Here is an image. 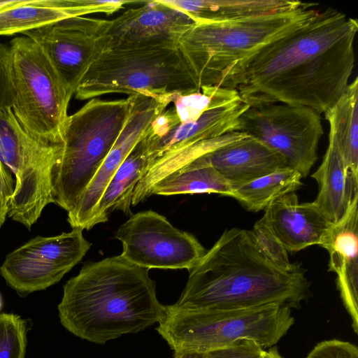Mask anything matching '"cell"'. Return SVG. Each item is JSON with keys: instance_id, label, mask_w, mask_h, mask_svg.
<instances>
[{"instance_id": "obj_7", "label": "cell", "mask_w": 358, "mask_h": 358, "mask_svg": "<svg viewBox=\"0 0 358 358\" xmlns=\"http://www.w3.org/2000/svg\"><path fill=\"white\" fill-rule=\"evenodd\" d=\"M201 88L178 48L109 49L86 73L75 92L85 100L113 94H187Z\"/></svg>"}, {"instance_id": "obj_27", "label": "cell", "mask_w": 358, "mask_h": 358, "mask_svg": "<svg viewBox=\"0 0 358 358\" xmlns=\"http://www.w3.org/2000/svg\"><path fill=\"white\" fill-rule=\"evenodd\" d=\"M251 233L260 252L278 268L289 272L299 266L289 261L288 252L275 234L265 213L256 222Z\"/></svg>"}, {"instance_id": "obj_23", "label": "cell", "mask_w": 358, "mask_h": 358, "mask_svg": "<svg viewBox=\"0 0 358 358\" xmlns=\"http://www.w3.org/2000/svg\"><path fill=\"white\" fill-rule=\"evenodd\" d=\"M148 166V148L143 136L131 150L106 187L94 214L92 227L107 222L108 214L113 210L122 211L127 215H132L133 192L137 183L147 172Z\"/></svg>"}, {"instance_id": "obj_15", "label": "cell", "mask_w": 358, "mask_h": 358, "mask_svg": "<svg viewBox=\"0 0 358 358\" xmlns=\"http://www.w3.org/2000/svg\"><path fill=\"white\" fill-rule=\"evenodd\" d=\"M195 23L189 15L161 0L147 1L111 20L106 50L176 49L182 36Z\"/></svg>"}, {"instance_id": "obj_14", "label": "cell", "mask_w": 358, "mask_h": 358, "mask_svg": "<svg viewBox=\"0 0 358 358\" xmlns=\"http://www.w3.org/2000/svg\"><path fill=\"white\" fill-rule=\"evenodd\" d=\"M130 114L110 152L74 209L68 213L72 228L90 230L100 198L117 169L144 136L152 121L171 103L170 94H131Z\"/></svg>"}, {"instance_id": "obj_10", "label": "cell", "mask_w": 358, "mask_h": 358, "mask_svg": "<svg viewBox=\"0 0 358 358\" xmlns=\"http://www.w3.org/2000/svg\"><path fill=\"white\" fill-rule=\"evenodd\" d=\"M234 131L255 138L277 152L303 178L317 160L323 135L320 114L308 107L285 103L250 106L238 117Z\"/></svg>"}, {"instance_id": "obj_2", "label": "cell", "mask_w": 358, "mask_h": 358, "mask_svg": "<svg viewBox=\"0 0 358 358\" xmlns=\"http://www.w3.org/2000/svg\"><path fill=\"white\" fill-rule=\"evenodd\" d=\"M306 270L284 271L260 252L250 230H225L190 270L173 304L185 309L300 308L310 294Z\"/></svg>"}, {"instance_id": "obj_8", "label": "cell", "mask_w": 358, "mask_h": 358, "mask_svg": "<svg viewBox=\"0 0 358 358\" xmlns=\"http://www.w3.org/2000/svg\"><path fill=\"white\" fill-rule=\"evenodd\" d=\"M12 111L33 136L63 143L71 100L58 72L41 46L22 36L10 41Z\"/></svg>"}, {"instance_id": "obj_33", "label": "cell", "mask_w": 358, "mask_h": 358, "mask_svg": "<svg viewBox=\"0 0 358 358\" xmlns=\"http://www.w3.org/2000/svg\"><path fill=\"white\" fill-rule=\"evenodd\" d=\"M174 358H207L205 352L191 351V350H180L174 352Z\"/></svg>"}, {"instance_id": "obj_31", "label": "cell", "mask_w": 358, "mask_h": 358, "mask_svg": "<svg viewBox=\"0 0 358 358\" xmlns=\"http://www.w3.org/2000/svg\"><path fill=\"white\" fill-rule=\"evenodd\" d=\"M306 358H358V348L348 341L325 340L318 343Z\"/></svg>"}, {"instance_id": "obj_26", "label": "cell", "mask_w": 358, "mask_h": 358, "mask_svg": "<svg viewBox=\"0 0 358 358\" xmlns=\"http://www.w3.org/2000/svg\"><path fill=\"white\" fill-rule=\"evenodd\" d=\"M302 178L296 170L285 167L234 188L231 197L248 210H264L274 201L299 189Z\"/></svg>"}, {"instance_id": "obj_6", "label": "cell", "mask_w": 358, "mask_h": 358, "mask_svg": "<svg viewBox=\"0 0 358 358\" xmlns=\"http://www.w3.org/2000/svg\"><path fill=\"white\" fill-rule=\"evenodd\" d=\"M294 323L292 309L287 307L223 310L169 305L156 329L174 352H206L243 339L273 347Z\"/></svg>"}, {"instance_id": "obj_34", "label": "cell", "mask_w": 358, "mask_h": 358, "mask_svg": "<svg viewBox=\"0 0 358 358\" xmlns=\"http://www.w3.org/2000/svg\"><path fill=\"white\" fill-rule=\"evenodd\" d=\"M8 213V203L0 198V227L4 223Z\"/></svg>"}, {"instance_id": "obj_5", "label": "cell", "mask_w": 358, "mask_h": 358, "mask_svg": "<svg viewBox=\"0 0 358 358\" xmlns=\"http://www.w3.org/2000/svg\"><path fill=\"white\" fill-rule=\"evenodd\" d=\"M315 5L237 20L195 23L180 40L178 49L200 88L215 86L232 64L315 17L320 10Z\"/></svg>"}, {"instance_id": "obj_32", "label": "cell", "mask_w": 358, "mask_h": 358, "mask_svg": "<svg viewBox=\"0 0 358 358\" xmlns=\"http://www.w3.org/2000/svg\"><path fill=\"white\" fill-rule=\"evenodd\" d=\"M15 189V180L0 159V198L9 202Z\"/></svg>"}, {"instance_id": "obj_1", "label": "cell", "mask_w": 358, "mask_h": 358, "mask_svg": "<svg viewBox=\"0 0 358 358\" xmlns=\"http://www.w3.org/2000/svg\"><path fill=\"white\" fill-rule=\"evenodd\" d=\"M357 31V20L320 10L232 64L215 86L236 90L249 106L285 103L325 113L349 84Z\"/></svg>"}, {"instance_id": "obj_9", "label": "cell", "mask_w": 358, "mask_h": 358, "mask_svg": "<svg viewBox=\"0 0 358 358\" xmlns=\"http://www.w3.org/2000/svg\"><path fill=\"white\" fill-rule=\"evenodd\" d=\"M62 146L31 135L10 108L0 110V159L15 177L8 215L28 229L52 203L51 175Z\"/></svg>"}, {"instance_id": "obj_37", "label": "cell", "mask_w": 358, "mask_h": 358, "mask_svg": "<svg viewBox=\"0 0 358 358\" xmlns=\"http://www.w3.org/2000/svg\"><path fill=\"white\" fill-rule=\"evenodd\" d=\"M1 307H2V300H1V297L0 296V310L1 309Z\"/></svg>"}, {"instance_id": "obj_11", "label": "cell", "mask_w": 358, "mask_h": 358, "mask_svg": "<svg viewBox=\"0 0 358 358\" xmlns=\"http://www.w3.org/2000/svg\"><path fill=\"white\" fill-rule=\"evenodd\" d=\"M115 237L122 243L124 259L148 269L189 271L207 252L195 236L151 210L132 214Z\"/></svg>"}, {"instance_id": "obj_18", "label": "cell", "mask_w": 358, "mask_h": 358, "mask_svg": "<svg viewBox=\"0 0 358 358\" xmlns=\"http://www.w3.org/2000/svg\"><path fill=\"white\" fill-rule=\"evenodd\" d=\"M133 1L13 0L0 10V36L23 34L67 18L102 13L110 15Z\"/></svg>"}, {"instance_id": "obj_4", "label": "cell", "mask_w": 358, "mask_h": 358, "mask_svg": "<svg viewBox=\"0 0 358 358\" xmlns=\"http://www.w3.org/2000/svg\"><path fill=\"white\" fill-rule=\"evenodd\" d=\"M132 96L91 99L69 115L57 163L51 175L52 203L72 211L122 131Z\"/></svg>"}, {"instance_id": "obj_20", "label": "cell", "mask_w": 358, "mask_h": 358, "mask_svg": "<svg viewBox=\"0 0 358 358\" xmlns=\"http://www.w3.org/2000/svg\"><path fill=\"white\" fill-rule=\"evenodd\" d=\"M264 213L275 234L291 252L319 245L331 224L313 201L299 203L295 192L274 201Z\"/></svg>"}, {"instance_id": "obj_21", "label": "cell", "mask_w": 358, "mask_h": 358, "mask_svg": "<svg viewBox=\"0 0 358 358\" xmlns=\"http://www.w3.org/2000/svg\"><path fill=\"white\" fill-rule=\"evenodd\" d=\"M311 177L319 186L313 202L331 223L338 222L358 199V178L348 172L332 142L329 141L322 162Z\"/></svg>"}, {"instance_id": "obj_13", "label": "cell", "mask_w": 358, "mask_h": 358, "mask_svg": "<svg viewBox=\"0 0 358 358\" xmlns=\"http://www.w3.org/2000/svg\"><path fill=\"white\" fill-rule=\"evenodd\" d=\"M111 20L78 16L22 34L38 44L71 97L82 79L106 50Z\"/></svg>"}, {"instance_id": "obj_30", "label": "cell", "mask_w": 358, "mask_h": 358, "mask_svg": "<svg viewBox=\"0 0 358 358\" xmlns=\"http://www.w3.org/2000/svg\"><path fill=\"white\" fill-rule=\"evenodd\" d=\"M13 84L10 48L0 43V110L12 107Z\"/></svg>"}, {"instance_id": "obj_29", "label": "cell", "mask_w": 358, "mask_h": 358, "mask_svg": "<svg viewBox=\"0 0 358 358\" xmlns=\"http://www.w3.org/2000/svg\"><path fill=\"white\" fill-rule=\"evenodd\" d=\"M265 350L257 342L243 339L205 352L207 358H264Z\"/></svg>"}, {"instance_id": "obj_35", "label": "cell", "mask_w": 358, "mask_h": 358, "mask_svg": "<svg viewBox=\"0 0 358 358\" xmlns=\"http://www.w3.org/2000/svg\"><path fill=\"white\" fill-rule=\"evenodd\" d=\"M264 358H283L279 353L275 346L271 347L268 350H265Z\"/></svg>"}, {"instance_id": "obj_17", "label": "cell", "mask_w": 358, "mask_h": 358, "mask_svg": "<svg viewBox=\"0 0 358 358\" xmlns=\"http://www.w3.org/2000/svg\"><path fill=\"white\" fill-rule=\"evenodd\" d=\"M358 199L345 215L331 223L319 245L329 252V271L336 274V285L358 334Z\"/></svg>"}, {"instance_id": "obj_16", "label": "cell", "mask_w": 358, "mask_h": 358, "mask_svg": "<svg viewBox=\"0 0 358 358\" xmlns=\"http://www.w3.org/2000/svg\"><path fill=\"white\" fill-rule=\"evenodd\" d=\"M249 107L240 99L209 109L197 120L182 123L173 107L166 109L152 121L144 136L147 171L162 157L186 145L234 131L238 117Z\"/></svg>"}, {"instance_id": "obj_24", "label": "cell", "mask_w": 358, "mask_h": 358, "mask_svg": "<svg viewBox=\"0 0 358 358\" xmlns=\"http://www.w3.org/2000/svg\"><path fill=\"white\" fill-rule=\"evenodd\" d=\"M329 141L338 150L348 172L358 178V78L349 83L337 102L325 113Z\"/></svg>"}, {"instance_id": "obj_25", "label": "cell", "mask_w": 358, "mask_h": 358, "mask_svg": "<svg viewBox=\"0 0 358 358\" xmlns=\"http://www.w3.org/2000/svg\"><path fill=\"white\" fill-rule=\"evenodd\" d=\"M233 186L209 165L187 166L157 182L150 195L218 194L232 196Z\"/></svg>"}, {"instance_id": "obj_22", "label": "cell", "mask_w": 358, "mask_h": 358, "mask_svg": "<svg viewBox=\"0 0 358 358\" xmlns=\"http://www.w3.org/2000/svg\"><path fill=\"white\" fill-rule=\"evenodd\" d=\"M189 15L196 23L237 20L306 6L296 0H161Z\"/></svg>"}, {"instance_id": "obj_28", "label": "cell", "mask_w": 358, "mask_h": 358, "mask_svg": "<svg viewBox=\"0 0 358 358\" xmlns=\"http://www.w3.org/2000/svg\"><path fill=\"white\" fill-rule=\"evenodd\" d=\"M27 324L19 315L0 313V358H24Z\"/></svg>"}, {"instance_id": "obj_3", "label": "cell", "mask_w": 358, "mask_h": 358, "mask_svg": "<svg viewBox=\"0 0 358 358\" xmlns=\"http://www.w3.org/2000/svg\"><path fill=\"white\" fill-rule=\"evenodd\" d=\"M148 271L121 255L84 265L64 285L61 324L81 339L103 344L158 323L164 306Z\"/></svg>"}, {"instance_id": "obj_36", "label": "cell", "mask_w": 358, "mask_h": 358, "mask_svg": "<svg viewBox=\"0 0 358 358\" xmlns=\"http://www.w3.org/2000/svg\"><path fill=\"white\" fill-rule=\"evenodd\" d=\"M13 0L10 1H0V10L8 6L11 3Z\"/></svg>"}, {"instance_id": "obj_12", "label": "cell", "mask_w": 358, "mask_h": 358, "mask_svg": "<svg viewBox=\"0 0 358 358\" xmlns=\"http://www.w3.org/2000/svg\"><path fill=\"white\" fill-rule=\"evenodd\" d=\"M83 229L36 236L7 255L0 266L6 284L24 296L57 283L91 247Z\"/></svg>"}, {"instance_id": "obj_19", "label": "cell", "mask_w": 358, "mask_h": 358, "mask_svg": "<svg viewBox=\"0 0 358 358\" xmlns=\"http://www.w3.org/2000/svg\"><path fill=\"white\" fill-rule=\"evenodd\" d=\"M201 165L214 168L234 189L288 166L280 154L248 135L199 157L185 166Z\"/></svg>"}]
</instances>
